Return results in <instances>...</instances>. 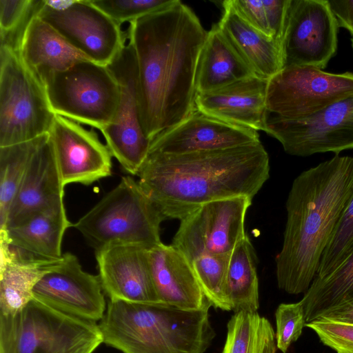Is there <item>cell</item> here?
Instances as JSON below:
<instances>
[{
  "label": "cell",
  "mask_w": 353,
  "mask_h": 353,
  "mask_svg": "<svg viewBox=\"0 0 353 353\" xmlns=\"http://www.w3.org/2000/svg\"><path fill=\"white\" fill-rule=\"evenodd\" d=\"M235 10L251 26L281 42L289 0H230Z\"/></svg>",
  "instance_id": "31"
},
{
  "label": "cell",
  "mask_w": 353,
  "mask_h": 353,
  "mask_svg": "<svg viewBox=\"0 0 353 353\" xmlns=\"http://www.w3.org/2000/svg\"><path fill=\"white\" fill-rule=\"evenodd\" d=\"M72 225L65 208H61L34 214L0 232V241L39 259L59 260L63 234Z\"/></svg>",
  "instance_id": "25"
},
{
  "label": "cell",
  "mask_w": 353,
  "mask_h": 353,
  "mask_svg": "<svg viewBox=\"0 0 353 353\" xmlns=\"http://www.w3.org/2000/svg\"><path fill=\"white\" fill-rule=\"evenodd\" d=\"M265 132L296 157L353 149V95L298 120L270 113Z\"/></svg>",
  "instance_id": "14"
},
{
  "label": "cell",
  "mask_w": 353,
  "mask_h": 353,
  "mask_svg": "<svg viewBox=\"0 0 353 353\" xmlns=\"http://www.w3.org/2000/svg\"><path fill=\"white\" fill-rule=\"evenodd\" d=\"M353 299V253L333 272L315 276L300 301L306 323L330 307Z\"/></svg>",
  "instance_id": "28"
},
{
  "label": "cell",
  "mask_w": 353,
  "mask_h": 353,
  "mask_svg": "<svg viewBox=\"0 0 353 353\" xmlns=\"http://www.w3.org/2000/svg\"><path fill=\"white\" fill-rule=\"evenodd\" d=\"M137 176L165 218L181 221L212 201L253 199L269 179L270 161L261 141L181 154L148 153Z\"/></svg>",
  "instance_id": "2"
},
{
  "label": "cell",
  "mask_w": 353,
  "mask_h": 353,
  "mask_svg": "<svg viewBox=\"0 0 353 353\" xmlns=\"http://www.w3.org/2000/svg\"><path fill=\"white\" fill-rule=\"evenodd\" d=\"M99 327L123 353H205L215 336L209 310L109 299Z\"/></svg>",
  "instance_id": "4"
},
{
  "label": "cell",
  "mask_w": 353,
  "mask_h": 353,
  "mask_svg": "<svg viewBox=\"0 0 353 353\" xmlns=\"http://www.w3.org/2000/svg\"><path fill=\"white\" fill-rule=\"evenodd\" d=\"M317 319H325L353 325V299L330 307Z\"/></svg>",
  "instance_id": "39"
},
{
  "label": "cell",
  "mask_w": 353,
  "mask_h": 353,
  "mask_svg": "<svg viewBox=\"0 0 353 353\" xmlns=\"http://www.w3.org/2000/svg\"><path fill=\"white\" fill-rule=\"evenodd\" d=\"M38 17L87 59L108 65L123 48L126 34L91 0H44Z\"/></svg>",
  "instance_id": "9"
},
{
  "label": "cell",
  "mask_w": 353,
  "mask_h": 353,
  "mask_svg": "<svg viewBox=\"0 0 353 353\" xmlns=\"http://www.w3.org/2000/svg\"><path fill=\"white\" fill-rule=\"evenodd\" d=\"M230 255L204 254L191 263L200 287L211 305L224 311L232 310L226 293Z\"/></svg>",
  "instance_id": "32"
},
{
  "label": "cell",
  "mask_w": 353,
  "mask_h": 353,
  "mask_svg": "<svg viewBox=\"0 0 353 353\" xmlns=\"http://www.w3.org/2000/svg\"><path fill=\"white\" fill-rule=\"evenodd\" d=\"M222 7L219 29L256 75L270 79L283 68L281 42L251 26L230 0L222 1Z\"/></svg>",
  "instance_id": "22"
},
{
  "label": "cell",
  "mask_w": 353,
  "mask_h": 353,
  "mask_svg": "<svg viewBox=\"0 0 353 353\" xmlns=\"http://www.w3.org/2000/svg\"><path fill=\"white\" fill-rule=\"evenodd\" d=\"M276 347L286 353L290 345L297 341L305 326L303 307L299 302L281 303L275 312Z\"/></svg>",
  "instance_id": "36"
},
{
  "label": "cell",
  "mask_w": 353,
  "mask_h": 353,
  "mask_svg": "<svg viewBox=\"0 0 353 353\" xmlns=\"http://www.w3.org/2000/svg\"><path fill=\"white\" fill-rule=\"evenodd\" d=\"M43 4L44 0H0V47L18 52L29 23Z\"/></svg>",
  "instance_id": "33"
},
{
  "label": "cell",
  "mask_w": 353,
  "mask_h": 353,
  "mask_svg": "<svg viewBox=\"0 0 353 353\" xmlns=\"http://www.w3.org/2000/svg\"><path fill=\"white\" fill-rule=\"evenodd\" d=\"M208 33L179 0L129 23L141 123L150 141L196 110V69Z\"/></svg>",
  "instance_id": "1"
},
{
  "label": "cell",
  "mask_w": 353,
  "mask_h": 353,
  "mask_svg": "<svg viewBox=\"0 0 353 353\" xmlns=\"http://www.w3.org/2000/svg\"><path fill=\"white\" fill-rule=\"evenodd\" d=\"M102 343L96 322L34 298L15 313L0 314V353H93Z\"/></svg>",
  "instance_id": "6"
},
{
  "label": "cell",
  "mask_w": 353,
  "mask_h": 353,
  "mask_svg": "<svg viewBox=\"0 0 353 353\" xmlns=\"http://www.w3.org/2000/svg\"><path fill=\"white\" fill-rule=\"evenodd\" d=\"M256 75L235 50L217 23L208 31L196 69L197 93L211 92Z\"/></svg>",
  "instance_id": "26"
},
{
  "label": "cell",
  "mask_w": 353,
  "mask_h": 353,
  "mask_svg": "<svg viewBox=\"0 0 353 353\" xmlns=\"http://www.w3.org/2000/svg\"><path fill=\"white\" fill-rule=\"evenodd\" d=\"M154 285L160 301L184 310L212 306L196 279L192 264L172 245L162 242L148 250Z\"/></svg>",
  "instance_id": "21"
},
{
  "label": "cell",
  "mask_w": 353,
  "mask_h": 353,
  "mask_svg": "<svg viewBox=\"0 0 353 353\" xmlns=\"http://www.w3.org/2000/svg\"><path fill=\"white\" fill-rule=\"evenodd\" d=\"M353 253V194L327 244L316 276L323 277L336 270Z\"/></svg>",
  "instance_id": "34"
},
{
  "label": "cell",
  "mask_w": 353,
  "mask_h": 353,
  "mask_svg": "<svg viewBox=\"0 0 353 353\" xmlns=\"http://www.w3.org/2000/svg\"><path fill=\"white\" fill-rule=\"evenodd\" d=\"M259 141L257 131L225 122L196 109L183 122L153 139L148 153L181 154Z\"/></svg>",
  "instance_id": "18"
},
{
  "label": "cell",
  "mask_w": 353,
  "mask_h": 353,
  "mask_svg": "<svg viewBox=\"0 0 353 353\" xmlns=\"http://www.w3.org/2000/svg\"><path fill=\"white\" fill-rule=\"evenodd\" d=\"M43 84L57 115L101 131L116 114L120 89L108 65L80 60L64 70L50 74Z\"/></svg>",
  "instance_id": "7"
},
{
  "label": "cell",
  "mask_w": 353,
  "mask_h": 353,
  "mask_svg": "<svg viewBox=\"0 0 353 353\" xmlns=\"http://www.w3.org/2000/svg\"><path fill=\"white\" fill-rule=\"evenodd\" d=\"M64 185H90L112 174V154L95 132L55 115L48 132Z\"/></svg>",
  "instance_id": "16"
},
{
  "label": "cell",
  "mask_w": 353,
  "mask_h": 353,
  "mask_svg": "<svg viewBox=\"0 0 353 353\" xmlns=\"http://www.w3.org/2000/svg\"><path fill=\"white\" fill-rule=\"evenodd\" d=\"M92 3L121 26L159 10L174 0H91Z\"/></svg>",
  "instance_id": "35"
},
{
  "label": "cell",
  "mask_w": 353,
  "mask_h": 353,
  "mask_svg": "<svg viewBox=\"0 0 353 353\" xmlns=\"http://www.w3.org/2000/svg\"><path fill=\"white\" fill-rule=\"evenodd\" d=\"M226 293L234 312H257L259 297L256 256L248 236L230 253L226 275Z\"/></svg>",
  "instance_id": "27"
},
{
  "label": "cell",
  "mask_w": 353,
  "mask_h": 353,
  "mask_svg": "<svg viewBox=\"0 0 353 353\" xmlns=\"http://www.w3.org/2000/svg\"><path fill=\"white\" fill-rule=\"evenodd\" d=\"M338 26L348 30L353 38V0H327Z\"/></svg>",
  "instance_id": "38"
},
{
  "label": "cell",
  "mask_w": 353,
  "mask_h": 353,
  "mask_svg": "<svg viewBox=\"0 0 353 353\" xmlns=\"http://www.w3.org/2000/svg\"><path fill=\"white\" fill-rule=\"evenodd\" d=\"M126 39L108 65L119 83L120 99L112 121L101 132L112 157L126 172L137 176L147 158L151 141L141 123L136 56L127 35Z\"/></svg>",
  "instance_id": "11"
},
{
  "label": "cell",
  "mask_w": 353,
  "mask_h": 353,
  "mask_svg": "<svg viewBox=\"0 0 353 353\" xmlns=\"http://www.w3.org/2000/svg\"><path fill=\"white\" fill-rule=\"evenodd\" d=\"M351 46L353 51V38L351 39Z\"/></svg>",
  "instance_id": "40"
},
{
  "label": "cell",
  "mask_w": 353,
  "mask_h": 353,
  "mask_svg": "<svg viewBox=\"0 0 353 353\" xmlns=\"http://www.w3.org/2000/svg\"><path fill=\"white\" fill-rule=\"evenodd\" d=\"M222 353H276L275 332L257 312H234L227 325Z\"/></svg>",
  "instance_id": "29"
},
{
  "label": "cell",
  "mask_w": 353,
  "mask_h": 353,
  "mask_svg": "<svg viewBox=\"0 0 353 353\" xmlns=\"http://www.w3.org/2000/svg\"><path fill=\"white\" fill-rule=\"evenodd\" d=\"M353 194V157L336 154L299 174L286 203L283 242L276 256L279 288L305 292Z\"/></svg>",
  "instance_id": "3"
},
{
  "label": "cell",
  "mask_w": 353,
  "mask_h": 353,
  "mask_svg": "<svg viewBox=\"0 0 353 353\" xmlns=\"http://www.w3.org/2000/svg\"><path fill=\"white\" fill-rule=\"evenodd\" d=\"M352 95V72L334 74L311 67H290L269 79L266 105L271 114L298 120Z\"/></svg>",
  "instance_id": "10"
},
{
  "label": "cell",
  "mask_w": 353,
  "mask_h": 353,
  "mask_svg": "<svg viewBox=\"0 0 353 353\" xmlns=\"http://www.w3.org/2000/svg\"><path fill=\"white\" fill-rule=\"evenodd\" d=\"M55 115L42 82L17 52L0 47V147L48 133Z\"/></svg>",
  "instance_id": "8"
},
{
  "label": "cell",
  "mask_w": 353,
  "mask_h": 353,
  "mask_svg": "<svg viewBox=\"0 0 353 353\" xmlns=\"http://www.w3.org/2000/svg\"><path fill=\"white\" fill-rule=\"evenodd\" d=\"M64 186L49 134H44L30 159L6 226L0 232L34 214L64 208Z\"/></svg>",
  "instance_id": "19"
},
{
  "label": "cell",
  "mask_w": 353,
  "mask_h": 353,
  "mask_svg": "<svg viewBox=\"0 0 353 353\" xmlns=\"http://www.w3.org/2000/svg\"><path fill=\"white\" fill-rule=\"evenodd\" d=\"M148 250L128 243H111L95 250L98 276L109 299L161 303L150 272Z\"/></svg>",
  "instance_id": "17"
},
{
  "label": "cell",
  "mask_w": 353,
  "mask_h": 353,
  "mask_svg": "<svg viewBox=\"0 0 353 353\" xmlns=\"http://www.w3.org/2000/svg\"><path fill=\"white\" fill-rule=\"evenodd\" d=\"M18 53L42 83L50 74L64 70L80 60L87 59L38 15L29 23Z\"/></svg>",
  "instance_id": "24"
},
{
  "label": "cell",
  "mask_w": 353,
  "mask_h": 353,
  "mask_svg": "<svg viewBox=\"0 0 353 353\" xmlns=\"http://www.w3.org/2000/svg\"><path fill=\"white\" fill-rule=\"evenodd\" d=\"M0 314L15 313L33 299V289L59 260L36 258L0 241Z\"/></svg>",
  "instance_id": "23"
},
{
  "label": "cell",
  "mask_w": 353,
  "mask_h": 353,
  "mask_svg": "<svg viewBox=\"0 0 353 353\" xmlns=\"http://www.w3.org/2000/svg\"><path fill=\"white\" fill-rule=\"evenodd\" d=\"M268 79L250 76L219 89L197 93L198 110L225 122L265 132Z\"/></svg>",
  "instance_id": "20"
},
{
  "label": "cell",
  "mask_w": 353,
  "mask_h": 353,
  "mask_svg": "<svg viewBox=\"0 0 353 353\" xmlns=\"http://www.w3.org/2000/svg\"><path fill=\"white\" fill-rule=\"evenodd\" d=\"M33 298L64 314L97 322L106 310L98 275L85 272L70 252L44 273L33 289Z\"/></svg>",
  "instance_id": "15"
},
{
  "label": "cell",
  "mask_w": 353,
  "mask_h": 353,
  "mask_svg": "<svg viewBox=\"0 0 353 353\" xmlns=\"http://www.w3.org/2000/svg\"><path fill=\"white\" fill-rule=\"evenodd\" d=\"M252 201L236 196L201 205L181 220L172 245L190 263L204 254H230L247 236L245 219Z\"/></svg>",
  "instance_id": "13"
},
{
  "label": "cell",
  "mask_w": 353,
  "mask_h": 353,
  "mask_svg": "<svg viewBox=\"0 0 353 353\" xmlns=\"http://www.w3.org/2000/svg\"><path fill=\"white\" fill-rule=\"evenodd\" d=\"M165 219L138 181L125 176L72 226L94 250L111 243L150 248L161 243Z\"/></svg>",
  "instance_id": "5"
},
{
  "label": "cell",
  "mask_w": 353,
  "mask_h": 353,
  "mask_svg": "<svg viewBox=\"0 0 353 353\" xmlns=\"http://www.w3.org/2000/svg\"><path fill=\"white\" fill-rule=\"evenodd\" d=\"M41 136L26 142L0 147V231L6 226L10 206Z\"/></svg>",
  "instance_id": "30"
},
{
  "label": "cell",
  "mask_w": 353,
  "mask_h": 353,
  "mask_svg": "<svg viewBox=\"0 0 353 353\" xmlns=\"http://www.w3.org/2000/svg\"><path fill=\"white\" fill-rule=\"evenodd\" d=\"M321 341L337 353H353V325L325 319L305 324Z\"/></svg>",
  "instance_id": "37"
},
{
  "label": "cell",
  "mask_w": 353,
  "mask_h": 353,
  "mask_svg": "<svg viewBox=\"0 0 353 353\" xmlns=\"http://www.w3.org/2000/svg\"><path fill=\"white\" fill-rule=\"evenodd\" d=\"M338 30L327 0H289L281 41L282 69L325 68L336 52Z\"/></svg>",
  "instance_id": "12"
}]
</instances>
